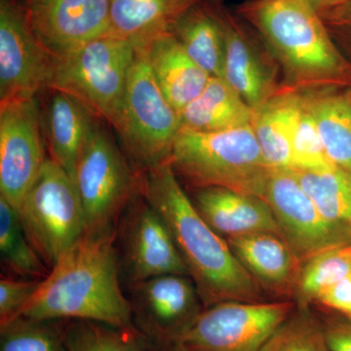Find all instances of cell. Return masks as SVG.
Returning <instances> with one entry per match:
<instances>
[{
  "label": "cell",
  "instance_id": "cell-1",
  "mask_svg": "<svg viewBox=\"0 0 351 351\" xmlns=\"http://www.w3.org/2000/svg\"><path fill=\"white\" fill-rule=\"evenodd\" d=\"M115 241L113 228L86 233L55 263L19 316L90 321L134 330L131 302L120 285Z\"/></svg>",
  "mask_w": 351,
  "mask_h": 351
},
{
  "label": "cell",
  "instance_id": "cell-2",
  "mask_svg": "<svg viewBox=\"0 0 351 351\" xmlns=\"http://www.w3.org/2000/svg\"><path fill=\"white\" fill-rule=\"evenodd\" d=\"M141 195L160 214L207 307L223 302H265L262 288L228 241L200 216L169 161L142 172Z\"/></svg>",
  "mask_w": 351,
  "mask_h": 351
},
{
  "label": "cell",
  "instance_id": "cell-3",
  "mask_svg": "<svg viewBox=\"0 0 351 351\" xmlns=\"http://www.w3.org/2000/svg\"><path fill=\"white\" fill-rule=\"evenodd\" d=\"M237 14L276 59L288 89L306 93L351 84V64L319 15L300 0H247Z\"/></svg>",
  "mask_w": 351,
  "mask_h": 351
},
{
  "label": "cell",
  "instance_id": "cell-4",
  "mask_svg": "<svg viewBox=\"0 0 351 351\" xmlns=\"http://www.w3.org/2000/svg\"><path fill=\"white\" fill-rule=\"evenodd\" d=\"M169 162L193 189L216 186L261 198L271 171L251 125L218 132L181 129Z\"/></svg>",
  "mask_w": 351,
  "mask_h": 351
},
{
  "label": "cell",
  "instance_id": "cell-5",
  "mask_svg": "<svg viewBox=\"0 0 351 351\" xmlns=\"http://www.w3.org/2000/svg\"><path fill=\"white\" fill-rule=\"evenodd\" d=\"M112 126L140 172L169 161L182 129L181 117L158 86L142 47H137L123 100Z\"/></svg>",
  "mask_w": 351,
  "mask_h": 351
},
{
  "label": "cell",
  "instance_id": "cell-6",
  "mask_svg": "<svg viewBox=\"0 0 351 351\" xmlns=\"http://www.w3.org/2000/svg\"><path fill=\"white\" fill-rule=\"evenodd\" d=\"M137 47L129 39L108 34L57 59L49 87L82 101L112 125L125 93Z\"/></svg>",
  "mask_w": 351,
  "mask_h": 351
},
{
  "label": "cell",
  "instance_id": "cell-7",
  "mask_svg": "<svg viewBox=\"0 0 351 351\" xmlns=\"http://www.w3.org/2000/svg\"><path fill=\"white\" fill-rule=\"evenodd\" d=\"M17 211L27 239L49 270L86 234L75 181L49 157Z\"/></svg>",
  "mask_w": 351,
  "mask_h": 351
},
{
  "label": "cell",
  "instance_id": "cell-8",
  "mask_svg": "<svg viewBox=\"0 0 351 351\" xmlns=\"http://www.w3.org/2000/svg\"><path fill=\"white\" fill-rule=\"evenodd\" d=\"M96 122L76 166L73 181L86 219V233L113 228L136 195H141L142 172L132 168L112 134Z\"/></svg>",
  "mask_w": 351,
  "mask_h": 351
},
{
  "label": "cell",
  "instance_id": "cell-9",
  "mask_svg": "<svg viewBox=\"0 0 351 351\" xmlns=\"http://www.w3.org/2000/svg\"><path fill=\"white\" fill-rule=\"evenodd\" d=\"M295 304L223 302L203 307L165 346L167 351H261Z\"/></svg>",
  "mask_w": 351,
  "mask_h": 351
},
{
  "label": "cell",
  "instance_id": "cell-10",
  "mask_svg": "<svg viewBox=\"0 0 351 351\" xmlns=\"http://www.w3.org/2000/svg\"><path fill=\"white\" fill-rule=\"evenodd\" d=\"M262 198L302 265L323 252L351 245V228L321 213L294 169H271Z\"/></svg>",
  "mask_w": 351,
  "mask_h": 351
},
{
  "label": "cell",
  "instance_id": "cell-11",
  "mask_svg": "<svg viewBox=\"0 0 351 351\" xmlns=\"http://www.w3.org/2000/svg\"><path fill=\"white\" fill-rule=\"evenodd\" d=\"M38 96L0 103V196L19 209L47 160Z\"/></svg>",
  "mask_w": 351,
  "mask_h": 351
},
{
  "label": "cell",
  "instance_id": "cell-12",
  "mask_svg": "<svg viewBox=\"0 0 351 351\" xmlns=\"http://www.w3.org/2000/svg\"><path fill=\"white\" fill-rule=\"evenodd\" d=\"M56 63L32 31L25 5L0 0V103L38 96Z\"/></svg>",
  "mask_w": 351,
  "mask_h": 351
},
{
  "label": "cell",
  "instance_id": "cell-13",
  "mask_svg": "<svg viewBox=\"0 0 351 351\" xmlns=\"http://www.w3.org/2000/svg\"><path fill=\"white\" fill-rule=\"evenodd\" d=\"M120 269L129 285L152 277L189 276L168 226L147 200L134 199L120 225Z\"/></svg>",
  "mask_w": 351,
  "mask_h": 351
},
{
  "label": "cell",
  "instance_id": "cell-14",
  "mask_svg": "<svg viewBox=\"0 0 351 351\" xmlns=\"http://www.w3.org/2000/svg\"><path fill=\"white\" fill-rule=\"evenodd\" d=\"M212 7L225 39L223 76L253 110L261 107L287 87L279 84L276 59L267 46L262 47L240 16L221 4ZM279 68V66H278Z\"/></svg>",
  "mask_w": 351,
  "mask_h": 351
},
{
  "label": "cell",
  "instance_id": "cell-15",
  "mask_svg": "<svg viewBox=\"0 0 351 351\" xmlns=\"http://www.w3.org/2000/svg\"><path fill=\"white\" fill-rule=\"evenodd\" d=\"M110 0H27V18L39 43L63 59L110 34Z\"/></svg>",
  "mask_w": 351,
  "mask_h": 351
},
{
  "label": "cell",
  "instance_id": "cell-16",
  "mask_svg": "<svg viewBox=\"0 0 351 351\" xmlns=\"http://www.w3.org/2000/svg\"><path fill=\"white\" fill-rule=\"evenodd\" d=\"M129 286L133 316L164 346L204 307L189 276L167 274Z\"/></svg>",
  "mask_w": 351,
  "mask_h": 351
},
{
  "label": "cell",
  "instance_id": "cell-17",
  "mask_svg": "<svg viewBox=\"0 0 351 351\" xmlns=\"http://www.w3.org/2000/svg\"><path fill=\"white\" fill-rule=\"evenodd\" d=\"M226 241L263 293L277 301L295 302L302 263L283 237L261 232Z\"/></svg>",
  "mask_w": 351,
  "mask_h": 351
},
{
  "label": "cell",
  "instance_id": "cell-18",
  "mask_svg": "<svg viewBox=\"0 0 351 351\" xmlns=\"http://www.w3.org/2000/svg\"><path fill=\"white\" fill-rule=\"evenodd\" d=\"M43 92L46 97L40 101L41 122L46 149L49 158L73 180L88 136L101 119L73 95L55 88Z\"/></svg>",
  "mask_w": 351,
  "mask_h": 351
},
{
  "label": "cell",
  "instance_id": "cell-19",
  "mask_svg": "<svg viewBox=\"0 0 351 351\" xmlns=\"http://www.w3.org/2000/svg\"><path fill=\"white\" fill-rule=\"evenodd\" d=\"M191 198L200 216L226 240L261 232L283 237L269 205L258 196L210 186L195 189Z\"/></svg>",
  "mask_w": 351,
  "mask_h": 351
},
{
  "label": "cell",
  "instance_id": "cell-20",
  "mask_svg": "<svg viewBox=\"0 0 351 351\" xmlns=\"http://www.w3.org/2000/svg\"><path fill=\"white\" fill-rule=\"evenodd\" d=\"M136 47L145 50L158 86L179 112L195 100L211 78L189 56L172 32L158 34Z\"/></svg>",
  "mask_w": 351,
  "mask_h": 351
},
{
  "label": "cell",
  "instance_id": "cell-21",
  "mask_svg": "<svg viewBox=\"0 0 351 351\" xmlns=\"http://www.w3.org/2000/svg\"><path fill=\"white\" fill-rule=\"evenodd\" d=\"M302 93L285 89L254 110L251 126L270 169H294L292 141Z\"/></svg>",
  "mask_w": 351,
  "mask_h": 351
},
{
  "label": "cell",
  "instance_id": "cell-22",
  "mask_svg": "<svg viewBox=\"0 0 351 351\" xmlns=\"http://www.w3.org/2000/svg\"><path fill=\"white\" fill-rule=\"evenodd\" d=\"M203 0H110V34L136 46L172 32L180 17Z\"/></svg>",
  "mask_w": 351,
  "mask_h": 351
},
{
  "label": "cell",
  "instance_id": "cell-23",
  "mask_svg": "<svg viewBox=\"0 0 351 351\" xmlns=\"http://www.w3.org/2000/svg\"><path fill=\"white\" fill-rule=\"evenodd\" d=\"M254 110L225 80L211 77L203 91L180 112L182 129L218 132L251 125Z\"/></svg>",
  "mask_w": 351,
  "mask_h": 351
},
{
  "label": "cell",
  "instance_id": "cell-24",
  "mask_svg": "<svg viewBox=\"0 0 351 351\" xmlns=\"http://www.w3.org/2000/svg\"><path fill=\"white\" fill-rule=\"evenodd\" d=\"M172 32L208 75L223 76L225 39L211 3L201 1L189 8L173 25Z\"/></svg>",
  "mask_w": 351,
  "mask_h": 351
},
{
  "label": "cell",
  "instance_id": "cell-25",
  "mask_svg": "<svg viewBox=\"0 0 351 351\" xmlns=\"http://www.w3.org/2000/svg\"><path fill=\"white\" fill-rule=\"evenodd\" d=\"M332 163L351 173V97L337 89L302 93Z\"/></svg>",
  "mask_w": 351,
  "mask_h": 351
},
{
  "label": "cell",
  "instance_id": "cell-26",
  "mask_svg": "<svg viewBox=\"0 0 351 351\" xmlns=\"http://www.w3.org/2000/svg\"><path fill=\"white\" fill-rule=\"evenodd\" d=\"M0 255L7 270L27 279L43 280L49 274L25 235L19 213L0 196Z\"/></svg>",
  "mask_w": 351,
  "mask_h": 351
},
{
  "label": "cell",
  "instance_id": "cell-27",
  "mask_svg": "<svg viewBox=\"0 0 351 351\" xmlns=\"http://www.w3.org/2000/svg\"><path fill=\"white\" fill-rule=\"evenodd\" d=\"M294 171L321 213L351 228V173L338 166L327 170Z\"/></svg>",
  "mask_w": 351,
  "mask_h": 351
},
{
  "label": "cell",
  "instance_id": "cell-28",
  "mask_svg": "<svg viewBox=\"0 0 351 351\" xmlns=\"http://www.w3.org/2000/svg\"><path fill=\"white\" fill-rule=\"evenodd\" d=\"M261 351H332L324 322L309 306L295 304Z\"/></svg>",
  "mask_w": 351,
  "mask_h": 351
},
{
  "label": "cell",
  "instance_id": "cell-29",
  "mask_svg": "<svg viewBox=\"0 0 351 351\" xmlns=\"http://www.w3.org/2000/svg\"><path fill=\"white\" fill-rule=\"evenodd\" d=\"M351 274V245L318 254L302 265L295 302L311 306L318 295Z\"/></svg>",
  "mask_w": 351,
  "mask_h": 351
},
{
  "label": "cell",
  "instance_id": "cell-30",
  "mask_svg": "<svg viewBox=\"0 0 351 351\" xmlns=\"http://www.w3.org/2000/svg\"><path fill=\"white\" fill-rule=\"evenodd\" d=\"M68 351H154L135 330H123L90 321L75 320L64 329Z\"/></svg>",
  "mask_w": 351,
  "mask_h": 351
},
{
  "label": "cell",
  "instance_id": "cell-31",
  "mask_svg": "<svg viewBox=\"0 0 351 351\" xmlns=\"http://www.w3.org/2000/svg\"><path fill=\"white\" fill-rule=\"evenodd\" d=\"M53 322L16 317L0 326V351H68L64 330Z\"/></svg>",
  "mask_w": 351,
  "mask_h": 351
},
{
  "label": "cell",
  "instance_id": "cell-32",
  "mask_svg": "<svg viewBox=\"0 0 351 351\" xmlns=\"http://www.w3.org/2000/svg\"><path fill=\"white\" fill-rule=\"evenodd\" d=\"M292 159L295 170L319 171L336 167L328 156L315 120L302 94L301 112L292 141Z\"/></svg>",
  "mask_w": 351,
  "mask_h": 351
},
{
  "label": "cell",
  "instance_id": "cell-33",
  "mask_svg": "<svg viewBox=\"0 0 351 351\" xmlns=\"http://www.w3.org/2000/svg\"><path fill=\"white\" fill-rule=\"evenodd\" d=\"M38 279L2 277L0 280V326L20 315L27 302L38 290Z\"/></svg>",
  "mask_w": 351,
  "mask_h": 351
},
{
  "label": "cell",
  "instance_id": "cell-34",
  "mask_svg": "<svg viewBox=\"0 0 351 351\" xmlns=\"http://www.w3.org/2000/svg\"><path fill=\"white\" fill-rule=\"evenodd\" d=\"M318 15L335 43L351 52V0H343L339 5Z\"/></svg>",
  "mask_w": 351,
  "mask_h": 351
},
{
  "label": "cell",
  "instance_id": "cell-35",
  "mask_svg": "<svg viewBox=\"0 0 351 351\" xmlns=\"http://www.w3.org/2000/svg\"><path fill=\"white\" fill-rule=\"evenodd\" d=\"M314 304L351 320V274L321 293Z\"/></svg>",
  "mask_w": 351,
  "mask_h": 351
},
{
  "label": "cell",
  "instance_id": "cell-36",
  "mask_svg": "<svg viewBox=\"0 0 351 351\" xmlns=\"http://www.w3.org/2000/svg\"><path fill=\"white\" fill-rule=\"evenodd\" d=\"M332 351H351V320L343 316L322 319Z\"/></svg>",
  "mask_w": 351,
  "mask_h": 351
},
{
  "label": "cell",
  "instance_id": "cell-37",
  "mask_svg": "<svg viewBox=\"0 0 351 351\" xmlns=\"http://www.w3.org/2000/svg\"><path fill=\"white\" fill-rule=\"evenodd\" d=\"M300 1L313 9L316 13L321 14L339 5L343 0H300Z\"/></svg>",
  "mask_w": 351,
  "mask_h": 351
},
{
  "label": "cell",
  "instance_id": "cell-38",
  "mask_svg": "<svg viewBox=\"0 0 351 351\" xmlns=\"http://www.w3.org/2000/svg\"><path fill=\"white\" fill-rule=\"evenodd\" d=\"M25 1H27V0H25Z\"/></svg>",
  "mask_w": 351,
  "mask_h": 351
}]
</instances>
